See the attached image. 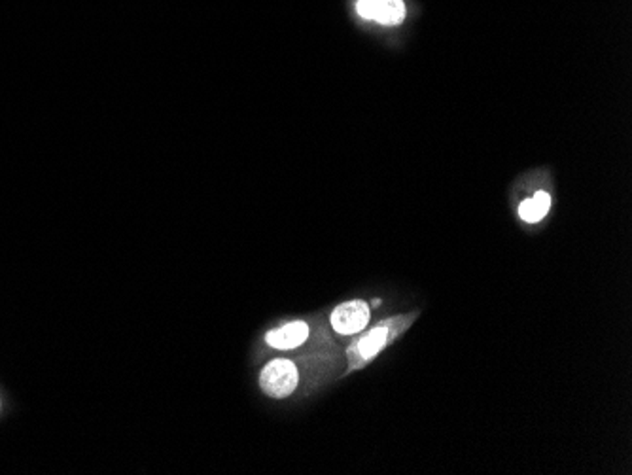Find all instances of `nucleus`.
<instances>
[{
  "label": "nucleus",
  "mask_w": 632,
  "mask_h": 475,
  "mask_svg": "<svg viewBox=\"0 0 632 475\" xmlns=\"http://www.w3.org/2000/svg\"><path fill=\"white\" fill-rule=\"evenodd\" d=\"M298 368L293 366L290 360H273L266 368H263L260 376L261 391L271 398H286L290 396L298 386Z\"/></svg>",
  "instance_id": "nucleus-2"
},
{
  "label": "nucleus",
  "mask_w": 632,
  "mask_h": 475,
  "mask_svg": "<svg viewBox=\"0 0 632 475\" xmlns=\"http://www.w3.org/2000/svg\"><path fill=\"white\" fill-rule=\"evenodd\" d=\"M551 207V197L546 192H538L532 199H524L521 207H519V216L528 222V224H536L540 220H543V216L549 212Z\"/></svg>",
  "instance_id": "nucleus-6"
},
{
  "label": "nucleus",
  "mask_w": 632,
  "mask_h": 475,
  "mask_svg": "<svg viewBox=\"0 0 632 475\" xmlns=\"http://www.w3.org/2000/svg\"><path fill=\"white\" fill-rule=\"evenodd\" d=\"M419 311L392 316V319H385L379 326H375L373 329H370V332L358 337L347 351L348 371L364 369L367 364L373 362V360L383 352L388 344L398 341L407 329L413 326Z\"/></svg>",
  "instance_id": "nucleus-1"
},
{
  "label": "nucleus",
  "mask_w": 632,
  "mask_h": 475,
  "mask_svg": "<svg viewBox=\"0 0 632 475\" xmlns=\"http://www.w3.org/2000/svg\"><path fill=\"white\" fill-rule=\"evenodd\" d=\"M330 322L337 334L355 336L370 322V305L365 301H348V304L337 305Z\"/></svg>",
  "instance_id": "nucleus-3"
},
{
  "label": "nucleus",
  "mask_w": 632,
  "mask_h": 475,
  "mask_svg": "<svg viewBox=\"0 0 632 475\" xmlns=\"http://www.w3.org/2000/svg\"><path fill=\"white\" fill-rule=\"evenodd\" d=\"M356 10L364 20H375L383 25H398L405 18L404 0H358Z\"/></svg>",
  "instance_id": "nucleus-4"
},
{
  "label": "nucleus",
  "mask_w": 632,
  "mask_h": 475,
  "mask_svg": "<svg viewBox=\"0 0 632 475\" xmlns=\"http://www.w3.org/2000/svg\"><path fill=\"white\" fill-rule=\"evenodd\" d=\"M307 337H308V326L301 321H296V322H290L278 329H273V332L268 334L266 339L273 349L290 351V349H296V347H300V344H303L307 341Z\"/></svg>",
  "instance_id": "nucleus-5"
}]
</instances>
